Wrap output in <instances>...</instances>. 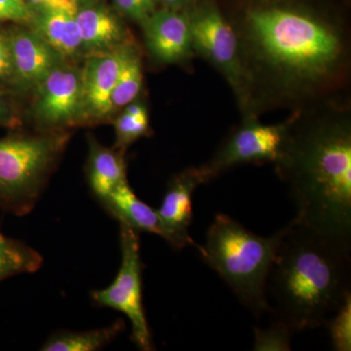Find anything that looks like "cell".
<instances>
[{
  "label": "cell",
  "instance_id": "13",
  "mask_svg": "<svg viewBox=\"0 0 351 351\" xmlns=\"http://www.w3.org/2000/svg\"><path fill=\"white\" fill-rule=\"evenodd\" d=\"M12 59L11 80L23 89H36L53 69L64 62L36 32L17 29L8 34Z\"/></svg>",
  "mask_w": 351,
  "mask_h": 351
},
{
  "label": "cell",
  "instance_id": "28",
  "mask_svg": "<svg viewBox=\"0 0 351 351\" xmlns=\"http://www.w3.org/2000/svg\"><path fill=\"white\" fill-rule=\"evenodd\" d=\"M19 124V119L13 110L12 106L5 96L0 92V126L16 127Z\"/></svg>",
  "mask_w": 351,
  "mask_h": 351
},
{
  "label": "cell",
  "instance_id": "8",
  "mask_svg": "<svg viewBox=\"0 0 351 351\" xmlns=\"http://www.w3.org/2000/svg\"><path fill=\"white\" fill-rule=\"evenodd\" d=\"M34 90V114L41 125L57 129L85 120L82 69L62 62Z\"/></svg>",
  "mask_w": 351,
  "mask_h": 351
},
{
  "label": "cell",
  "instance_id": "24",
  "mask_svg": "<svg viewBox=\"0 0 351 351\" xmlns=\"http://www.w3.org/2000/svg\"><path fill=\"white\" fill-rule=\"evenodd\" d=\"M158 3V0H114L120 13L141 25L156 12Z\"/></svg>",
  "mask_w": 351,
  "mask_h": 351
},
{
  "label": "cell",
  "instance_id": "19",
  "mask_svg": "<svg viewBox=\"0 0 351 351\" xmlns=\"http://www.w3.org/2000/svg\"><path fill=\"white\" fill-rule=\"evenodd\" d=\"M43 257L38 252L19 240L0 233V281L40 269Z\"/></svg>",
  "mask_w": 351,
  "mask_h": 351
},
{
  "label": "cell",
  "instance_id": "12",
  "mask_svg": "<svg viewBox=\"0 0 351 351\" xmlns=\"http://www.w3.org/2000/svg\"><path fill=\"white\" fill-rule=\"evenodd\" d=\"M145 43L152 56L161 63L186 61L193 53L188 13L163 8L142 24Z\"/></svg>",
  "mask_w": 351,
  "mask_h": 351
},
{
  "label": "cell",
  "instance_id": "3",
  "mask_svg": "<svg viewBox=\"0 0 351 351\" xmlns=\"http://www.w3.org/2000/svg\"><path fill=\"white\" fill-rule=\"evenodd\" d=\"M243 36L254 60L285 87H311L331 77L343 55L339 32L295 7L251 8Z\"/></svg>",
  "mask_w": 351,
  "mask_h": 351
},
{
  "label": "cell",
  "instance_id": "4",
  "mask_svg": "<svg viewBox=\"0 0 351 351\" xmlns=\"http://www.w3.org/2000/svg\"><path fill=\"white\" fill-rule=\"evenodd\" d=\"M278 242V232L269 237L247 230L226 214H218L208 228L206 241L198 246L201 257L257 317L271 308L265 284Z\"/></svg>",
  "mask_w": 351,
  "mask_h": 351
},
{
  "label": "cell",
  "instance_id": "9",
  "mask_svg": "<svg viewBox=\"0 0 351 351\" xmlns=\"http://www.w3.org/2000/svg\"><path fill=\"white\" fill-rule=\"evenodd\" d=\"M290 126L262 125L247 122L230 136L216 156L202 166L205 181L209 182L223 171L248 162H276L280 157Z\"/></svg>",
  "mask_w": 351,
  "mask_h": 351
},
{
  "label": "cell",
  "instance_id": "5",
  "mask_svg": "<svg viewBox=\"0 0 351 351\" xmlns=\"http://www.w3.org/2000/svg\"><path fill=\"white\" fill-rule=\"evenodd\" d=\"M66 143L64 135L0 138L1 209L18 216L32 211Z\"/></svg>",
  "mask_w": 351,
  "mask_h": 351
},
{
  "label": "cell",
  "instance_id": "30",
  "mask_svg": "<svg viewBox=\"0 0 351 351\" xmlns=\"http://www.w3.org/2000/svg\"><path fill=\"white\" fill-rule=\"evenodd\" d=\"M68 1L71 2V3H75L78 6V4H80V2H84L86 1V0H68Z\"/></svg>",
  "mask_w": 351,
  "mask_h": 351
},
{
  "label": "cell",
  "instance_id": "25",
  "mask_svg": "<svg viewBox=\"0 0 351 351\" xmlns=\"http://www.w3.org/2000/svg\"><path fill=\"white\" fill-rule=\"evenodd\" d=\"M34 10L24 0H0V22L29 24Z\"/></svg>",
  "mask_w": 351,
  "mask_h": 351
},
{
  "label": "cell",
  "instance_id": "17",
  "mask_svg": "<svg viewBox=\"0 0 351 351\" xmlns=\"http://www.w3.org/2000/svg\"><path fill=\"white\" fill-rule=\"evenodd\" d=\"M124 152L108 149L94 138H89L88 182L99 200L103 201L127 181Z\"/></svg>",
  "mask_w": 351,
  "mask_h": 351
},
{
  "label": "cell",
  "instance_id": "18",
  "mask_svg": "<svg viewBox=\"0 0 351 351\" xmlns=\"http://www.w3.org/2000/svg\"><path fill=\"white\" fill-rule=\"evenodd\" d=\"M124 322L117 320L110 326L88 332H62L51 337L44 351H95L105 348L122 331Z\"/></svg>",
  "mask_w": 351,
  "mask_h": 351
},
{
  "label": "cell",
  "instance_id": "29",
  "mask_svg": "<svg viewBox=\"0 0 351 351\" xmlns=\"http://www.w3.org/2000/svg\"><path fill=\"white\" fill-rule=\"evenodd\" d=\"M164 6V8L172 9V10H182L191 5L195 0H158Z\"/></svg>",
  "mask_w": 351,
  "mask_h": 351
},
{
  "label": "cell",
  "instance_id": "14",
  "mask_svg": "<svg viewBox=\"0 0 351 351\" xmlns=\"http://www.w3.org/2000/svg\"><path fill=\"white\" fill-rule=\"evenodd\" d=\"M84 2L75 12L82 49L105 52L126 43L124 25L110 9L99 3H88L87 0Z\"/></svg>",
  "mask_w": 351,
  "mask_h": 351
},
{
  "label": "cell",
  "instance_id": "1",
  "mask_svg": "<svg viewBox=\"0 0 351 351\" xmlns=\"http://www.w3.org/2000/svg\"><path fill=\"white\" fill-rule=\"evenodd\" d=\"M351 246L293 219L278 230L265 295L293 332L324 326L350 294Z\"/></svg>",
  "mask_w": 351,
  "mask_h": 351
},
{
  "label": "cell",
  "instance_id": "10",
  "mask_svg": "<svg viewBox=\"0 0 351 351\" xmlns=\"http://www.w3.org/2000/svg\"><path fill=\"white\" fill-rule=\"evenodd\" d=\"M204 182L201 168H189L176 175L168 184L162 204L156 212L162 226V239L173 248L179 250L189 245L198 247L189 230L193 221V195Z\"/></svg>",
  "mask_w": 351,
  "mask_h": 351
},
{
  "label": "cell",
  "instance_id": "16",
  "mask_svg": "<svg viewBox=\"0 0 351 351\" xmlns=\"http://www.w3.org/2000/svg\"><path fill=\"white\" fill-rule=\"evenodd\" d=\"M101 202L121 225L129 226L138 232L163 237L162 226L156 210L141 200L132 191L128 182L120 184Z\"/></svg>",
  "mask_w": 351,
  "mask_h": 351
},
{
  "label": "cell",
  "instance_id": "15",
  "mask_svg": "<svg viewBox=\"0 0 351 351\" xmlns=\"http://www.w3.org/2000/svg\"><path fill=\"white\" fill-rule=\"evenodd\" d=\"M75 12L68 9L34 11L29 25L63 59L73 58L82 49Z\"/></svg>",
  "mask_w": 351,
  "mask_h": 351
},
{
  "label": "cell",
  "instance_id": "7",
  "mask_svg": "<svg viewBox=\"0 0 351 351\" xmlns=\"http://www.w3.org/2000/svg\"><path fill=\"white\" fill-rule=\"evenodd\" d=\"M193 50L225 75L241 101L247 98L249 76L240 55L239 39L213 1L205 0L188 13Z\"/></svg>",
  "mask_w": 351,
  "mask_h": 351
},
{
  "label": "cell",
  "instance_id": "23",
  "mask_svg": "<svg viewBox=\"0 0 351 351\" xmlns=\"http://www.w3.org/2000/svg\"><path fill=\"white\" fill-rule=\"evenodd\" d=\"M293 331L287 324L276 319L269 328H255V351L291 350V338Z\"/></svg>",
  "mask_w": 351,
  "mask_h": 351
},
{
  "label": "cell",
  "instance_id": "21",
  "mask_svg": "<svg viewBox=\"0 0 351 351\" xmlns=\"http://www.w3.org/2000/svg\"><path fill=\"white\" fill-rule=\"evenodd\" d=\"M324 326L328 328L335 350H351V294L346 295L345 301Z\"/></svg>",
  "mask_w": 351,
  "mask_h": 351
},
{
  "label": "cell",
  "instance_id": "22",
  "mask_svg": "<svg viewBox=\"0 0 351 351\" xmlns=\"http://www.w3.org/2000/svg\"><path fill=\"white\" fill-rule=\"evenodd\" d=\"M149 117H134L123 112L114 120V149L124 152L129 145L149 133Z\"/></svg>",
  "mask_w": 351,
  "mask_h": 351
},
{
  "label": "cell",
  "instance_id": "11",
  "mask_svg": "<svg viewBox=\"0 0 351 351\" xmlns=\"http://www.w3.org/2000/svg\"><path fill=\"white\" fill-rule=\"evenodd\" d=\"M130 44L92 53L82 71L85 120H103L112 114V92Z\"/></svg>",
  "mask_w": 351,
  "mask_h": 351
},
{
  "label": "cell",
  "instance_id": "26",
  "mask_svg": "<svg viewBox=\"0 0 351 351\" xmlns=\"http://www.w3.org/2000/svg\"><path fill=\"white\" fill-rule=\"evenodd\" d=\"M12 75V59L8 34L0 32V82L10 80Z\"/></svg>",
  "mask_w": 351,
  "mask_h": 351
},
{
  "label": "cell",
  "instance_id": "20",
  "mask_svg": "<svg viewBox=\"0 0 351 351\" xmlns=\"http://www.w3.org/2000/svg\"><path fill=\"white\" fill-rule=\"evenodd\" d=\"M143 82V69L140 56L133 46H129L125 59L120 69L119 77L112 92L113 108L125 107L140 93Z\"/></svg>",
  "mask_w": 351,
  "mask_h": 351
},
{
  "label": "cell",
  "instance_id": "27",
  "mask_svg": "<svg viewBox=\"0 0 351 351\" xmlns=\"http://www.w3.org/2000/svg\"><path fill=\"white\" fill-rule=\"evenodd\" d=\"M29 8L34 11L46 10V9H68L76 11L77 5L68 0H24Z\"/></svg>",
  "mask_w": 351,
  "mask_h": 351
},
{
  "label": "cell",
  "instance_id": "6",
  "mask_svg": "<svg viewBox=\"0 0 351 351\" xmlns=\"http://www.w3.org/2000/svg\"><path fill=\"white\" fill-rule=\"evenodd\" d=\"M121 265L114 281L108 287L92 293L101 306L125 314L131 323L132 339L140 350H154L151 330L145 317L142 297V261L138 232L120 223Z\"/></svg>",
  "mask_w": 351,
  "mask_h": 351
},
{
  "label": "cell",
  "instance_id": "2",
  "mask_svg": "<svg viewBox=\"0 0 351 351\" xmlns=\"http://www.w3.org/2000/svg\"><path fill=\"white\" fill-rule=\"evenodd\" d=\"M298 221L351 246V133L346 122H319L291 133L276 162Z\"/></svg>",
  "mask_w": 351,
  "mask_h": 351
}]
</instances>
